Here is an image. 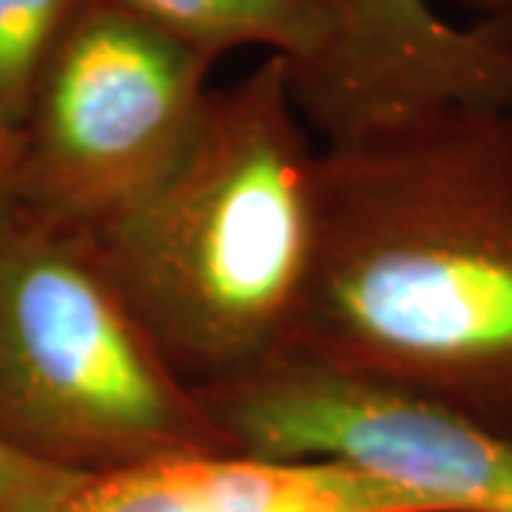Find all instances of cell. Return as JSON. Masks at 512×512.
Listing matches in <instances>:
<instances>
[{
    "label": "cell",
    "instance_id": "10",
    "mask_svg": "<svg viewBox=\"0 0 512 512\" xmlns=\"http://www.w3.org/2000/svg\"><path fill=\"white\" fill-rule=\"evenodd\" d=\"M86 478L20 450L0 433V512H60Z\"/></svg>",
    "mask_w": 512,
    "mask_h": 512
},
{
    "label": "cell",
    "instance_id": "7",
    "mask_svg": "<svg viewBox=\"0 0 512 512\" xmlns=\"http://www.w3.org/2000/svg\"><path fill=\"white\" fill-rule=\"evenodd\" d=\"M60 512H433L339 461L214 450L89 476Z\"/></svg>",
    "mask_w": 512,
    "mask_h": 512
},
{
    "label": "cell",
    "instance_id": "11",
    "mask_svg": "<svg viewBox=\"0 0 512 512\" xmlns=\"http://www.w3.org/2000/svg\"><path fill=\"white\" fill-rule=\"evenodd\" d=\"M20 211V137L0 131V234L18 220Z\"/></svg>",
    "mask_w": 512,
    "mask_h": 512
},
{
    "label": "cell",
    "instance_id": "8",
    "mask_svg": "<svg viewBox=\"0 0 512 512\" xmlns=\"http://www.w3.org/2000/svg\"><path fill=\"white\" fill-rule=\"evenodd\" d=\"M208 60L262 46L288 69L313 63L328 37L325 0H109Z\"/></svg>",
    "mask_w": 512,
    "mask_h": 512
},
{
    "label": "cell",
    "instance_id": "3",
    "mask_svg": "<svg viewBox=\"0 0 512 512\" xmlns=\"http://www.w3.org/2000/svg\"><path fill=\"white\" fill-rule=\"evenodd\" d=\"M0 433L86 476L234 450L92 237L29 211L0 234Z\"/></svg>",
    "mask_w": 512,
    "mask_h": 512
},
{
    "label": "cell",
    "instance_id": "4",
    "mask_svg": "<svg viewBox=\"0 0 512 512\" xmlns=\"http://www.w3.org/2000/svg\"><path fill=\"white\" fill-rule=\"evenodd\" d=\"M214 60L109 0H89L37 83L20 128V200L94 234L183 160L208 106Z\"/></svg>",
    "mask_w": 512,
    "mask_h": 512
},
{
    "label": "cell",
    "instance_id": "1",
    "mask_svg": "<svg viewBox=\"0 0 512 512\" xmlns=\"http://www.w3.org/2000/svg\"><path fill=\"white\" fill-rule=\"evenodd\" d=\"M291 353L512 441V109H439L319 151Z\"/></svg>",
    "mask_w": 512,
    "mask_h": 512
},
{
    "label": "cell",
    "instance_id": "12",
    "mask_svg": "<svg viewBox=\"0 0 512 512\" xmlns=\"http://www.w3.org/2000/svg\"><path fill=\"white\" fill-rule=\"evenodd\" d=\"M458 9L470 12L476 23L512 29V0H453Z\"/></svg>",
    "mask_w": 512,
    "mask_h": 512
},
{
    "label": "cell",
    "instance_id": "5",
    "mask_svg": "<svg viewBox=\"0 0 512 512\" xmlns=\"http://www.w3.org/2000/svg\"><path fill=\"white\" fill-rule=\"evenodd\" d=\"M200 396L239 453L339 461L433 512H512V441L419 396L293 353Z\"/></svg>",
    "mask_w": 512,
    "mask_h": 512
},
{
    "label": "cell",
    "instance_id": "6",
    "mask_svg": "<svg viewBox=\"0 0 512 512\" xmlns=\"http://www.w3.org/2000/svg\"><path fill=\"white\" fill-rule=\"evenodd\" d=\"M328 37L288 69L302 120L342 146L430 111L512 109V29L441 18L430 0H325Z\"/></svg>",
    "mask_w": 512,
    "mask_h": 512
},
{
    "label": "cell",
    "instance_id": "2",
    "mask_svg": "<svg viewBox=\"0 0 512 512\" xmlns=\"http://www.w3.org/2000/svg\"><path fill=\"white\" fill-rule=\"evenodd\" d=\"M316 165L288 63L214 89L174 171L89 234L165 359L197 390L288 356L316 248Z\"/></svg>",
    "mask_w": 512,
    "mask_h": 512
},
{
    "label": "cell",
    "instance_id": "9",
    "mask_svg": "<svg viewBox=\"0 0 512 512\" xmlns=\"http://www.w3.org/2000/svg\"><path fill=\"white\" fill-rule=\"evenodd\" d=\"M89 0H0V131L18 134L57 43Z\"/></svg>",
    "mask_w": 512,
    "mask_h": 512
}]
</instances>
